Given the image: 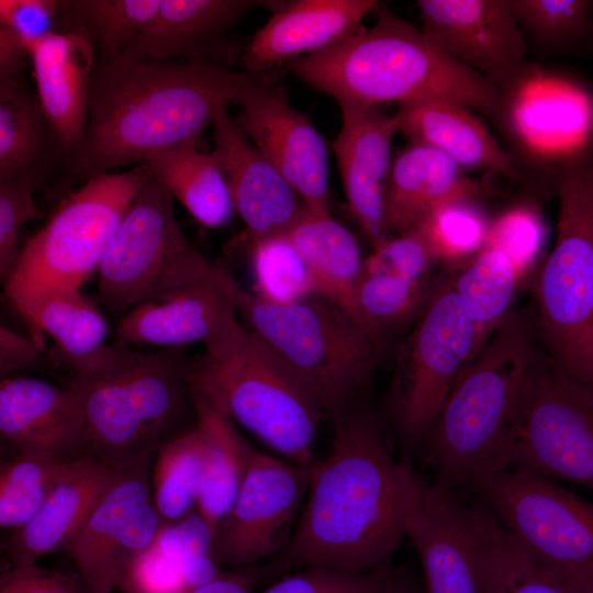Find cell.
I'll list each match as a JSON object with an SVG mask.
<instances>
[{
  "label": "cell",
  "instance_id": "obj_51",
  "mask_svg": "<svg viewBox=\"0 0 593 593\" xmlns=\"http://www.w3.org/2000/svg\"><path fill=\"white\" fill-rule=\"evenodd\" d=\"M59 1L0 0V25L18 32L23 40H33L53 32Z\"/></svg>",
  "mask_w": 593,
  "mask_h": 593
},
{
  "label": "cell",
  "instance_id": "obj_36",
  "mask_svg": "<svg viewBox=\"0 0 593 593\" xmlns=\"http://www.w3.org/2000/svg\"><path fill=\"white\" fill-rule=\"evenodd\" d=\"M161 0H69L58 10L72 30L87 36L101 57L125 54L158 10Z\"/></svg>",
  "mask_w": 593,
  "mask_h": 593
},
{
  "label": "cell",
  "instance_id": "obj_46",
  "mask_svg": "<svg viewBox=\"0 0 593 593\" xmlns=\"http://www.w3.org/2000/svg\"><path fill=\"white\" fill-rule=\"evenodd\" d=\"M437 261L418 230L389 235L363 261V273L389 275L430 284Z\"/></svg>",
  "mask_w": 593,
  "mask_h": 593
},
{
  "label": "cell",
  "instance_id": "obj_34",
  "mask_svg": "<svg viewBox=\"0 0 593 593\" xmlns=\"http://www.w3.org/2000/svg\"><path fill=\"white\" fill-rule=\"evenodd\" d=\"M446 271L473 322L475 358L514 310L521 276L505 251L486 244L461 266Z\"/></svg>",
  "mask_w": 593,
  "mask_h": 593
},
{
  "label": "cell",
  "instance_id": "obj_10",
  "mask_svg": "<svg viewBox=\"0 0 593 593\" xmlns=\"http://www.w3.org/2000/svg\"><path fill=\"white\" fill-rule=\"evenodd\" d=\"M474 348L473 322L443 270L400 348L391 384L390 411L405 448L426 441Z\"/></svg>",
  "mask_w": 593,
  "mask_h": 593
},
{
  "label": "cell",
  "instance_id": "obj_17",
  "mask_svg": "<svg viewBox=\"0 0 593 593\" xmlns=\"http://www.w3.org/2000/svg\"><path fill=\"white\" fill-rule=\"evenodd\" d=\"M501 93L495 120L528 158L562 171L593 148V98L580 85L528 64Z\"/></svg>",
  "mask_w": 593,
  "mask_h": 593
},
{
  "label": "cell",
  "instance_id": "obj_6",
  "mask_svg": "<svg viewBox=\"0 0 593 593\" xmlns=\"http://www.w3.org/2000/svg\"><path fill=\"white\" fill-rule=\"evenodd\" d=\"M557 195L555 246L530 281L535 328L551 366L593 391V149L566 166Z\"/></svg>",
  "mask_w": 593,
  "mask_h": 593
},
{
  "label": "cell",
  "instance_id": "obj_32",
  "mask_svg": "<svg viewBox=\"0 0 593 593\" xmlns=\"http://www.w3.org/2000/svg\"><path fill=\"white\" fill-rule=\"evenodd\" d=\"M286 234L307 264L320 295L337 303L362 326L356 295L365 260L354 234L329 211L306 206Z\"/></svg>",
  "mask_w": 593,
  "mask_h": 593
},
{
  "label": "cell",
  "instance_id": "obj_15",
  "mask_svg": "<svg viewBox=\"0 0 593 593\" xmlns=\"http://www.w3.org/2000/svg\"><path fill=\"white\" fill-rule=\"evenodd\" d=\"M312 465L254 451L237 493L213 533L211 553L217 566L244 568L286 549L304 503Z\"/></svg>",
  "mask_w": 593,
  "mask_h": 593
},
{
  "label": "cell",
  "instance_id": "obj_29",
  "mask_svg": "<svg viewBox=\"0 0 593 593\" xmlns=\"http://www.w3.org/2000/svg\"><path fill=\"white\" fill-rule=\"evenodd\" d=\"M393 120L396 132L411 143L432 147L461 168L486 169L514 181L524 180L514 156L463 105L440 100L402 104Z\"/></svg>",
  "mask_w": 593,
  "mask_h": 593
},
{
  "label": "cell",
  "instance_id": "obj_42",
  "mask_svg": "<svg viewBox=\"0 0 593 593\" xmlns=\"http://www.w3.org/2000/svg\"><path fill=\"white\" fill-rule=\"evenodd\" d=\"M491 221L477 199L448 202L416 230L421 232L438 265L454 270L485 243Z\"/></svg>",
  "mask_w": 593,
  "mask_h": 593
},
{
  "label": "cell",
  "instance_id": "obj_24",
  "mask_svg": "<svg viewBox=\"0 0 593 593\" xmlns=\"http://www.w3.org/2000/svg\"><path fill=\"white\" fill-rule=\"evenodd\" d=\"M23 41L53 138L69 157L81 144L88 124L94 46L74 30Z\"/></svg>",
  "mask_w": 593,
  "mask_h": 593
},
{
  "label": "cell",
  "instance_id": "obj_39",
  "mask_svg": "<svg viewBox=\"0 0 593 593\" xmlns=\"http://www.w3.org/2000/svg\"><path fill=\"white\" fill-rule=\"evenodd\" d=\"M430 286L363 273L357 288V307L363 328L381 349L390 336L414 323Z\"/></svg>",
  "mask_w": 593,
  "mask_h": 593
},
{
  "label": "cell",
  "instance_id": "obj_22",
  "mask_svg": "<svg viewBox=\"0 0 593 593\" xmlns=\"http://www.w3.org/2000/svg\"><path fill=\"white\" fill-rule=\"evenodd\" d=\"M0 436L23 454L70 460L83 454L86 421L79 391L45 380L4 377L0 381Z\"/></svg>",
  "mask_w": 593,
  "mask_h": 593
},
{
  "label": "cell",
  "instance_id": "obj_41",
  "mask_svg": "<svg viewBox=\"0 0 593 593\" xmlns=\"http://www.w3.org/2000/svg\"><path fill=\"white\" fill-rule=\"evenodd\" d=\"M72 461L20 452L4 462L0 469L1 527L16 530L32 519Z\"/></svg>",
  "mask_w": 593,
  "mask_h": 593
},
{
  "label": "cell",
  "instance_id": "obj_50",
  "mask_svg": "<svg viewBox=\"0 0 593 593\" xmlns=\"http://www.w3.org/2000/svg\"><path fill=\"white\" fill-rule=\"evenodd\" d=\"M0 593H92L81 579L38 567L11 566L1 573Z\"/></svg>",
  "mask_w": 593,
  "mask_h": 593
},
{
  "label": "cell",
  "instance_id": "obj_49",
  "mask_svg": "<svg viewBox=\"0 0 593 593\" xmlns=\"http://www.w3.org/2000/svg\"><path fill=\"white\" fill-rule=\"evenodd\" d=\"M116 588L122 593H188L190 591L177 564L155 541L131 562Z\"/></svg>",
  "mask_w": 593,
  "mask_h": 593
},
{
  "label": "cell",
  "instance_id": "obj_1",
  "mask_svg": "<svg viewBox=\"0 0 593 593\" xmlns=\"http://www.w3.org/2000/svg\"><path fill=\"white\" fill-rule=\"evenodd\" d=\"M286 70H234L205 57L149 59L122 54L96 59L85 136L68 157L85 182L200 137L215 114ZM142 164V163H141Z\"/></svg>",
  "mask_w": 593,
  "mask_h": 593
},
{
  "label": "cell",
  "instance_id": "obj_9",
  "mask_svg": "<svg viewBox=\"0 0 593 593\" xmlns=\"http://www.w3.org/2000/svg\"><path fill=\"white\" fill-rule=\"evenodd\" d=\"M224 271L192 247L176 220L172 195L152 175L99 267L96 301L112 313L124 312Z\"/></svg>",
  "mask_w": 593,
  "mask_h": 593
},
{
  "label": "cell",
  "instance_id": "obj_55",
  "mask_svg": "<svg viewBox=\"0 0 593 593\" xmlns=\"http://www.w3.org/2000/svg\"><path fill=\"white\" fill-rule=\"evenodd\" d=\"M553 575L569 585L574 593H593V566L580 571Z\"/></svg>",
  "mask_w": 593,
  "mask_h": 593
},
{
  "label": "cell",
  "instance_id": "obj_21",
  "mask_svg": "<svg viewBox=\"0 0 593 593\" xmlns=\"http://www.w3.org/2000/svg\"><path fill=\"white\" fill-rule=\"evenodd\" d=\"M214 149L251 243L284 234L299 217L304 202L272 164L258 150L230 114L221 109L212 121Z\"/></svg>",
  "mask_w": 593,
  "mask_h": 593
},
{
  "label": "cell",
  "instance_id": "obj_53",
  "mask_svg": "<svg viewBox=\"0 0 593 593\" xmlns=\"http://www.w3.org/2000/svg\"><path fill=\"white\" fill-rule=\"evenodd\" d=\"M29 49L14 30L0 25V81L21 78Z\"/></svg>",
  "mask_w": 593,
  "mask_h": 593
},
{
  "label": "cell",
  "instance_id": "obj_19",
  "mask_svg": "<svg viewBox=\"0 0 593 593\" xmlns=\"http://www.w3.org/2000/svg\"><path fill=\"white\" fill-rule=\"evenodd\" d=\"M416 5L424 34L501 92L528 66L512 0H418Z\"/></svg>",
  "mask_w": 593,
  "mask_h": 593
},
{
  "label": "cell",
  "instance_id": "obj_40",
  "mask_svg": "<svg viewBox=\"0 0 593 593\" xmlns=\"http://www.w3.org/2000/svg\"><path fill=\"white\" fill-rule=\"evenodd\" d=\"M480 593H574L501 526L483 549Z\"/></svg>",
  "mask_w": 593,
  "mask_h": 593
},
{
  "label": "cell",
  "instance_id": "obj_5",
  "mask_svg": "<svg viewBox=\"0 0 593 593\" xmlns=\"http://www.w3.org/2000/svg\"><path fill=\"white\" fill-rule=\"evenodd\" d=\"M188 365L181 348L136 353L118 345L92 372L72 377L86 421L83 455L123 467L181 434L193 407Z\"/></svg>",
  "mask_w": 593,
  "mask_h": 593
},
{
  "label": "cell",
  "instance_id": "obj_31",
  "mask_svg": "<svg viewBox=\"0 0 593 593\" xmlns=\"http://www.w3.org/2000/svg\"><path fill=\"white\" fill-rule=\"evenodd\" d=\"M279 1L161 0L125 54L149 59L203 58L201 53L250 10Z\"/></svg>",
  "mask_w": 593,
  "mask_h": 593
},
{
  "label": "cell",
  "instance_id": "obj_23",
  "mask_svg": "<svg viewBox=\"0 0 593 593\" xmlns=\"http://www.w3.org/2000/svg\"><path fill=\"white\" fill-rule=\"evenodd\" d=\"M338 104L343 122L332 148L348 209L363 235L376 247L389 236L384 199L395 123L393 116L385 115L377 107Z\"/></svg>",
  "mask_w": 593,
  "mask_h": 593
},
{
  "label": "cell",
  "instance_id": "obj_33",
  "mask_svg": "<svg viewBox=\"0 0 593 593\" xmlns=\"http://www.w3.org/2000/svg\"><path fill=\"white\" fill-rule=\"evenodd\" d=\"M200 137L150 155L153 177L203 226L226 225L235 213L227 180L212 153L202 152Z\"/></svg>",
  "mask_w": 593,
  "mask_h": 593
},
{
  "label": "cell",
  "instance_id": "obj_56",
  "mask_svg": "<svg viewBox=\"0 0 593 593\" xmlns=\"http://www.w3.org/2000/svg\"><path fill=\"white\" fill-rule=\"evenodd\" d=\"M378 593H419V590L412 580L393 572L390 580Z\"/></svg>",
  "mask_w": 593,
  "mask_h": 593
},
{
  "label": "cell",
  "instance_id": "obj_12",
  "mask_svg": "<svg viewBox=\"0 0 593 593\" xmlns=\"http://www.w3.org/2000/svg\"><path fill=\"white\" fill-rule=\"evenodd\" d=\"M470 488L523 548L553 574L593 566V504L552 479L504 470Z\"/></svg>",
  "mask_w": 593,
  "mask_h": 593
},
{
  "label": "cell",
  "instance_id": "obj_26",
  "mask_svg": "<svg viewBox=\"0 0 593 593\" xmlns=\"http://www.w3.org/2000/svg\"><path fill=\"white\" fill-rule=\"evenodd\" d=\"M121 469L88 455L74 459L40 511L5 541L11 566L66 549Z\"/></svg>",
  "mask_w": 593,
  "mask_h": 593
},
{
  "label": "cell",
  "instance_id": "obj_3",
  "mask_svg": "<svg viewBox=\"0 0 593 593\" xmlns=\"http://www.w3.org/2000/svg\"><path fill=\"white\" fill-rule=\"evenodd\" d=\"M376 22L336 45L284 66L338 103L377 107L449 101L495 120L501 91L440 51L421 29L381 4Z\"/></svg>",
  "mask_w": 593,
  "mask_h": 593
},
{
  "label": "cell",
  "instance_id": "obj_37",
  "mask_svg": "<svg viewBox=\"0 0 593 593\" xmlns=\"http://www.w3.org/2000/svg\"><path fill=\"white\" fill-rule=\"evenodd\" d=\"M202 448L193 428L163 444L155 456L152 497L163 524L179 522L197 508Z\"/></svg>",
  "mask_w": 593,
  "mask_h": 593
},
{
  "label": "cell",
  "instance_id": "obj_27",
  "mask_svg": "<svg viewBox=\"0 0 593 593\" xmlns=\"http://www.w3.org/2000/svg\"><path fill=\"white\" fill-rule=\"evenodd\" d=\"M187 381L194 429L202 448L195 510L214 533L237 493L255 450L243 438L216 391L191 368L190 360Z\"/></svg>",
  "mask_w": 593,
  "mask_h": 593
},
{
  "label": "cell",
  "instance_id": "obj_43",
  "mask_svg": "<svg viewBox=\"0 0 593 593\" xmlns=\"http://www.w3.org/2000/svg\"><path fill=\"white\" fill-rule=\"evenodd\" d=\"M253 268L261 299L289 304L321 296L304 258L287 234L253 243Z\"/></svg>",
  "mask_w": 593,
  "mask_h": 593
},
{
  "label": "cell",
  "instance_id": "obj_13",
  "mask_svg": "<svg viewBox=\"0 0 593 593\" xmlns=\"http://www.w3.org/2000/svg\"><path fill=\"white\" fill-rule=\"evenodd\" d=\"M510 469L593 492V391L555 369L545 354L523 407Z\"/></svg>",
  "mask_w": 593,
  "mask_h": 593
},
{
  "label": "cell",
  "instance_id": "obj_48",
  "mask_svg": "<svg viewBox=\"0 0 593 593\" xmlns=\"http://www.w3.org/2000/svg\"><path fill=\"white\" fill-rule=\"evenodd\" d=\"M392 574L388 567L371 573L310 567L278 580L261 593H378Z\"/></svg>",
  "mask_w": 593,
  "mask_h": 593
},
{
  "label": "cell",
  "instance_id": "obj_25",
  "mask_svg": "<svg viewBox=\"0 0 593 593\" xmlns=\"http://www.w3.org/2000/svg\"><path fill=\"white\" fill-rule=\"evenodd\" d=\"M378 4L374 0L281 2L245 46L243 65L248 72H265L323 52L356 32Z\"/></svg>",
  "mask_w": 593,
  "mask_h": 593
},
{
  "label": "cell",
  "instance_id": "obj_44",
  "mask_svg": "<svg viewBox=\"0 0 593 593\" xmlns=\"http://www.w3.org/2000/svg\"><path fill=\"white\" fill-rule=\"evenodd\" d=\"M212 537L195 510L179 522L163 524L154 541L177 564L191 590L219 574L211 553Z\"/></svg>",
  "mask_w": 593,
  "mask_h": 593
},
{
  "label": "cell",
  "instance_id": "obj_7",
  "mask_svg": "<svg viewBox=\"0 0 593 593\" xmlns=\"http://www.w3.org/2000/svg\"><path fill=\"white\" fill-rule=\"evenodd\" d=\"M236 305L247 329L305 387L324 414L335 416L351 401L382 351L351 315L323 296L276 304L238 287Z\"/></svg>",
  "mask_w": 593,
  "mask_h": 593
},
{
  "label": "cell",
  "instance_id": "obj_2",
  "mask_svg": "<svg viewBox=\"0 0 593 593\" xmlns=\"http://www.w3.org/2000/svg\"><path fill=\"white\" fill-rule=\"evenodd\" d=\"M334 418L332 449L312 465L305 501L279 563L376 572L405 537L412 468L392 458L365 406L349 402Z\"/></svg>",
  "mask_w": 593,
  "mask_h": 593
},
{
  "label": "cell",
  "instance_id": "obj_14",
  "mask_svg": "<svg viewBox=\"0 0 593 593\" xmlns=\"http://www.w3.org/2000/svg\"><path fill=\"white\" fill-rule=\"evenodd\" d=\"M500 526L482 503L466 504L456 491L411 469L405 536L421 560L427 593H480L482 552Z\"/></svg>",
  "mask_w": 593,
  "mask_h": 593
},
{
  "label": "cell",
  "instance_id": "obj_47",
  "mask_svg": "<svg viewBox=\"0 0 593 593\" xmlns=\"http://www.w3.org/2000/svg\"><path fill=\"white\" fill-rule=\"evenodd\" d=\"M40 184L36 179L0 180V277L3 284L19 257L16 246L22 227L40 214L34 202Z\"/></svg>",
  "mask_w": 593,
  "mask_h": 593
},
{
  "label": "cell",
  "instance_id": "obj_8",
  "mask_svg": "<svg viewBox=\"0 0 593 593\" xmlns=\"http://www.w3.org/2000/svg\"><path fill=\"white\" fill-rule=\"evenodd\" d=\"M152 177L146 163L85 182L19 254L7 296L43 288L81 289L99 267L135 197Z\"/></svg>",
  "mask_w": 593,
  "mask_h": 593
},
{
  "label": "cell",
  "instance_id": "obj_54",
  "mask_svg": "<svg viewBox=\"0 0 593 593\" xmlns=\"http://www.w3.org/2000/svg\"><path fill=\"white\" fill-rule=\"evenodd\" d=\"M257 575L248 567L232 572H219L210 581L188 593H253Z\"/></svg>",
  "mask_w": 593,
  "mask_h": 593
},
{
  "label": "cell",
  "instance_id": "obj_30",
  "mask_svg": "<svg viewBox=\"0 0 593 593\" xmlns=\"http://www.w3.org/2000/svg\"><path fill=\"white\" fill-rule=\"evenodd\" d=\"M31 326L55 342L72 377L91 372L108 354L107 318L99 303L75 288H43L8 296Z\"/></svg>",
  "mask_w": 593,
  "mask_h": 593
},
{
  "label": "cell",
  "instance_id": "obj_35",
  "mask_svg": "<svg viewBox=\"0 0 593 593\" xmlns=\"http://www.w3.org/2000/svg\"><path fill=\"white\" fill-rule=\"evenodd\" d=\"M55 142L37 96L22 79L0 81V180L42 181Z\"/></svg>",
  "mask_w": 593,
  "mask_h": 593
},
{
  "label": "cell",
  "instance_id": "obj_16",
  "mask_svg": "<svg viewBox=\"0 0 593 593\" xmlns=\"http://www.w3.org/2000/svg\"><path fill=\"white\" fill-rule=\"evenodd\" d=\"M156 454H144L122 467L66 548L92 593H111L163 525L149 481V465Z\"/></svg>",
  "mask_w": 593,
  "mask_h": 593
},
{
  "label": "cell",
  "instance_id": "obj_52",
  "mask_svg": "<svg viewBox=\"0 0 593 593\" xmlns=\"http://www.w3.org/2000/svg\"><path fill=\"white\" fill-rule=\"evenodd\" d=\"M40 346L34 339L0 326V374L9 377L14 371L32 370L40 365Z\"/></svg>",
  "mask_w": 593,
  "mask_h": 593
},
{
  "label": "cell",
  "instance_id": "obj_45",
  "mask_svg": "<svg viewBox=\"0 0 593 593\" xmlns=\"http://www.w3.org/2000/svg\"><path fill=\"white\" fill-rule=\"evenodd\" d=\"M546 239V226L535 204L517 203L491 221L486 245L505 251L515 264L522 283L534 269Z\"/></svg>",
  "mask_w": 593,
  "mask_h": 593
},
{
  "label": "cell",
  "instance_id": "obj_18",
  "mask_svg": "<svg viewBox=\"0 0 593 593\" xmlns=\"http://www.w3.org/2000/svg\"><path fill=\"white\" fill-rule=\"evenodd\" d=\"M238 284L226 271L221 276L136 305L121 318L116 336L125 344L182 348L200 343L210 359L231 356L247 328L238 321Z\"/></svg>",
  "mask_w": 593,
  "mask_h": 593
},
{
  "label": "cell",
  "instance_id": "obj_20",
  "mask_svg": "<svg viewBox=\"0 0 593 593\" xmlns=\"http://www.w3.org/2000/svg\"><path fill=\"white\" fill-rule=\"evenodd\" d=\"M280 83L250 92L234 119L306 208L329 211L326 142L310 119L288 103Z\"/></svg>",
  "mask_w": 593,
  "mask_h": 593
},
{
  "label": "cell",
  "instance_id": "obj_11",
  "mask_svg": "<svg viewBox=\"0 0 593 593\" xmlns=\"http://www.w3.org/2000/svg\"><path fill=\"white\" fill-rule=\"evenodd\" d=\"M191 368L216 391L233 419L298 465L313 463L324 412L305 387L247 329L225 359L199 356Z\"/></svg>",
  "mask_w": 593,
  "mask_h": 593
},
{
  "label": "cell",
  "instance_id": "obj_28",
  "mask_svg": "<svg viewBox=\"0 0 593 593\" xmlns=\"http://www.w3.org/2000/svg\"><path fill=\"white\" fill-rule=\"evenodd\" d=\"M488 187L468 177L445 154L410 143L393 158L385 186L384 220L388 234L418 228L441 205L478 199Z\"/></svg>",
  "mask_w": 593,
  "mask_h": 593
},
{
  "label": "cell",
  "instance_id": "obj_38",
  "mask_svg": "<svg viewBox=\"0 0 593 593\" xmlns=\"http://www.w3.org/2000/svg\"><path fill=\"white\" fill-rule=\"evenodd\" d=\"M518 24L542 49L593 53V1L512 0Z\"/></svg>",
  "mask_w": 593,
  "mask_h": 593
},
{
  "label": "cell",
  "instance_id": "obj_4",
  "mask_svg": "<svg viewBox=\"0 0 593 593\" xmlns=\"http://www.w3.org/2000/svg\"><path fill=\"white\" fill-rule=\"evenodd\" d=\"M535 326L513 310L456 380L427 439L436 483L457 491L510 469L523 407L544 356Z\"/></svg>",
  "mask_w": 593,
  "mask_h": 593
}]
</instances>
